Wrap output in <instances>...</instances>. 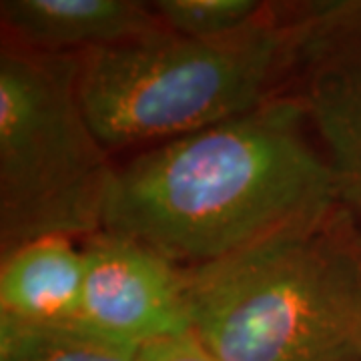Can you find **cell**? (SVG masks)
<instances>
[{
	"label": "cell",
	"mask_w": 361,
	"mask_h": 361,
	"mask_svg": "<svg viewBox=\"0 0 361 361\" xmlns=\"http://www.w3.org/2000/svg\"><path fill=\"white\" fill-rule=\"evenodd\" d=\"M141 361H217L189 331L142 348Z\"/></svg>",
	"instance_id": "8fae6325"
},
{
	"label": "cell",
	"mask_w": 361,
	"mask_h": 361,
	"mask_svg": "<svg viewBox=\"0 0 361 361\" xmlns=\"http://www.w3.org/2000/svg\"><path fill=\"white\" fill-rule=\"evenodd\" d=\"M87 271L77 322L145 348L191 331L183 267L111 233H97L82 243Z\"/></svg>",
	"instance_id": "8992f818"
},
{
	"label": "cell",
	"mask_w": 361,
	"mask_h": 361,
	"mask_svg": "<svg viewBox=\"0 0 361 361\" xmlns=\"http://www.w3.org/2000/svg\"><path fill=\"white\" fill-rule=\"evenodd\" d=\"M142 348L80 322L30 323L0 317V361H141Z\"/></svg>",
	"instance_id": "9c48e42d"
},
{
	"label": "cell",
	"mask_w": 361,
	"mask_h": 361,
	"mask_svg": "<svg viewBox=\"0 0 361 361\" xmlns=\"http://www.w3.org/2000/svg\"><path fill=\"white\" fill-rule=\"evenodd\" d=\"M291 90L361 227V0L310 2Z\"/></svg>",
	"instance_id": "5b68a950"
},
{
	"label": "cell",
	"mask_w": 361,
	"mask_h": 361,
	"mask_svg": "<svg viewBox=\"0 0 361 361\" xmlns=\"http://www.w3.org/2000/svg\"><path fill=\"white\" fill-rule=\"evenodd\" d=\"M2 39L51 54H85L165 30L153 2L2 0Z\"/></svg>",
	"instance_id": "52a82bcc"
},
{
	"label": "cell",
	"mask_w": 361,
	"mask_h": 361,
	"mask_svg": "<svg viewBox=\"0 0 361 361\" xmlns=\"http://www.w3.org/2000/svg\"><path fill=\"white\" fill-rule=\"evenodd\" d=\"M291 90L225 123L153 145L116 169L103 231L180 267L227 257L339 203Z\"/></svg>",
	"instance_id": "6da1fadb"
},
{
	"label": "cell",
	"mask_w": 361,
	"mask_h": 361,
	"mask_svg": "<svg viewBox=\"0 0 361 361\" xmlns=\"http://www.w3.org/2000/svg\"><path fill=\"white\" fill-rule=\"evenodd\" d=\"M80 54L0 44V257L40 237H90L116 169L78 94Z\"/></svg>",
	"instance_id": "277c9868"
},
{
	"label": "cell",
	"mask_w": 361,
	"mask_h": 361,
	"mask_svg": "<svg viewBox=\"0 0 361 361\" xmlns=\"http://www.w3.org/2000/svg\"><path fill=\"white\" fill-rule=\"evenodd\" d=\"M310 2L267 4L253 23L217 39L159 30L80 54L78 94L103 145L165 142L269 103L293 78Z\"/></svg>",
	"instance_id": "3957f363"
},
{
	"label": "cell",
	"mask_w": 361,
	"mask_h": 361,
	"mask_svg": "<svg viewBox=\"0 0 361 361\" xmlns=\"http://www.w3.org/2000/svg\"><path fill=\"white\" fill-rule=\"evenodd\" d=\"M153 8L169 30L191 39H217L241 30L267 8L257 0H157Z\"/></svg>",
	"instance_id": "30bf717a"
},
{
	"label": "cell",
	"mask_w": 361,
	"mask_h": 361,
	"mask_svg": "<svg viewBox=\"0 0 361 361\" xmlns=\"http://www.w3.org/2000/svg\"><path fill=\"white\" fill-rule=\"evenodd\" d=\"M183 283L217 361H361V227L341 201L183 267Z\"/></svg>",
	"instance_id": "7a4b0ae2"
},
{
	"label": "cell",
	"mask_w": 361,
	"mask_h": 361,
	"mask_svg": "<svg viewBox=\"0 0 361 361\" xmlns=\"http://www.w3.org/2000/svg\"><path fill=\"white\" fill-rule=\"evenodd\" d=\"M87 257L73 237L28 241L0 257V317L18 322H77Z\"/></svg>",
	"instance_id": "ba28073f"
}]
</instances>
